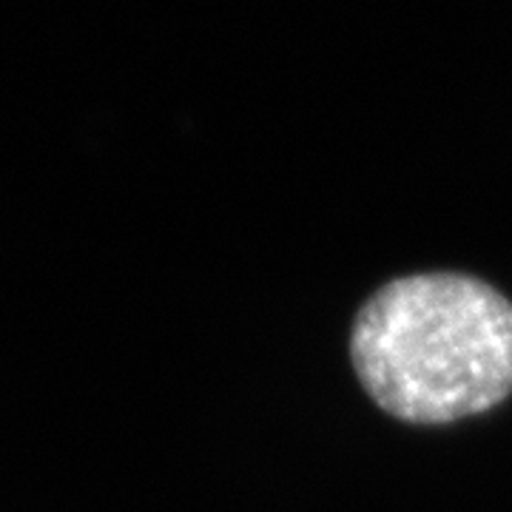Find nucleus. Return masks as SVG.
Segmentation results:
<instances>
[{
  "instance_id": "obj_1",
  "label": "nucleus",
  "mask_w": 512,
  "mask_h": 512,
  "mask_svg": "<svg viewBox=\"0 0 512 512\" xmlns=\"http://www.w3.org/2000/svg\"><path fill=\"white\" fill-rule=\"evenodd\" d=\"M350 362L367 396L410 424H447L512 393V302L467 274L393 279L350 330Z\"/></svg>"
}]
</instances>
